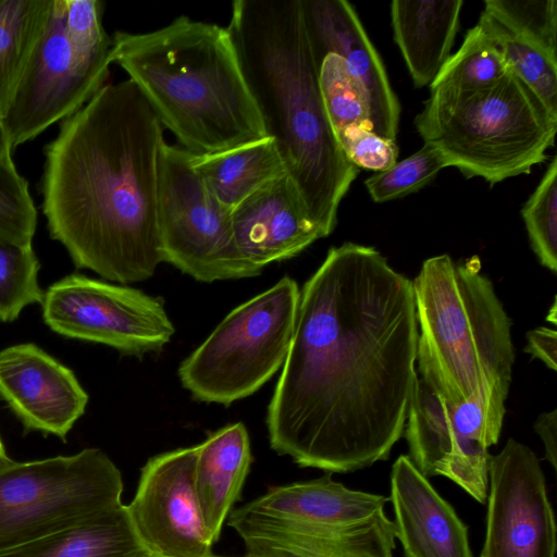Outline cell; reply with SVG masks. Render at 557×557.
<instances>
[{"label": "cell", "mask_w": 557, "mask_h": 557, "mask_svg": "<svg viewBox=\"0 0 557 557\" xmlns=\"http://www.w3.org/2000/svg\"><path fill=\"white\" fill-rule=\"evenodd\" d=\"M418 335L412 281L373 247L330 248L300 290L268 407L271 448L327 473L387 459L418 380Z\"/></svg>", "instance_id": "cell-1"}, {"label": "cell", "mask_w": 557, "mask_h": 557, "mask_svg": "<svg viewBox=\"0 0 557 557\" xmlns=\"http://www.w3.org/2000/svg\"><path fill=\"white\" fill-rule=\"evenodd\" d=\"M163 126L137 86L106 84L45 147L42 212L77 269L143 282L162 262L158 187Z\"/></svg>", "instance_id": "cell-2"}, {"label": "cell", "mask_w": 557, "mask_h": 557, "mask_svg": "<svg viewBox=\"0 0 557 557\" xmlns=\"http://www.w3.org/2000/svg\"><path fill=\"white\" fill-rule=\"evenodd\" d=\"M253 100L287 174L324 237L359 169L329 121L300 0H236L226 26Z\"/></svg>", "instance_id": "cell-3"}, {"label": "cell", "mask_w": 557, "mask_h": 557, "mask_svg": "<svg viewBox=\"0 0 557 557\" xmlns=\"http://www.w3.org/2000/svg\"><path fill=\"white\" fill-rule=\"evenodd\" d=\"M111 61L139 89L163 128L191 154L268 136L226 27L186 15L145 33H114Z\"/></svg>", "instance_id": "cell-4"}, {"label": "cell", "mask_w": 557, "mask_h": 557, "mask_svg": "<svg viewBox=\"0 0 557 557\" xmlns=\"http://www.w3.org/2000/svg\"><path fill=\"white\" fill-rule=\"evenodd\" d=\"M421 377L449 405L508 396L515 350L511 321L476 257L423 261L412 281Z\"/></svg>", "instance_id": "cell-5"}, {"label": "cell", "mask_w": 557, "mask_h": 557, "mask_svg": "<svg viewBox=\"0 0 557 557\" xmlns=\"http://www.w3.org/2000/svg\"><path fill=\"white\" fill-rule=\"evenodd\" d=\"M430 90L416 128L468 178L494 185L529 174L555 144L557 115L511 70L484 88Z\"/></svg>", "instance_id": "cell-6"}, {"label": "cell", "mask_w": 557, "mask_h": 557, "mask_svg": "<svg viewBox=\"0 0 557 557\" xmlns=\"http://www.w3.org/2000/svg\"><path fill=\"white\" fill-rule=\"evenodd\" d=\"M300 289L276 284L234 308L178 367L182 385L203 403L230 405L257 392L284 364Z\"/></svg>", "instance_id": "cell-7"}, {"label": "cell", "mask_w": 557, "mask_h": 557, "mask_svg": "<svg viewBox=\"0 0 557 557\" xmlns=\"http://www.w3.org/2000/svg\"><path fill=\"white\" fill-rule=\"evenodd\" d=\"M119 468L99 448L0 468V549L79 524L122 505Z\"/></svg>", "instance_id": "cell-8"}, {"label": "cell", "mask_w": 557, "mask_h": 557, "mask_svg": "<svg viewBox=\"0 0 557 557\" xmlns=\"http://www.w3.org/2000/svg\"><path fill=\"white\" fill-rule=\"evenodd\" d=\"M158 228L162 262L199 282L261 273L237 246L232 211L209 190L189 152L166 141L160 153Z\"/></svg>", "instance_id": "cell-9"}, {"label": "cell", "mask_w": 557, "mask_h": 557, "mask_svg": "<svg viewBox=\"0 0 557 557\" xmlns=\"http://www.w3.org/2000/svg\"><path fill=\"white\" fill-rule=\"evenodd\" d=\"M41 306L53 332L126 356L158 352L175 332L161 299L76 273L50 285Z\"/></svg>", "instance_id": "cell-10"}, {"label": "cell", "mask_w": 557, "mask_h": 557, "mask_svg": "<svg viewBox=\"0 0 557 557\" xmlns=\"http://www.w3.org/2000/svg\"><path fill=\"white\" fill-rule=\"evenodd\" d=\"M64 9L65 0H52L46 26L2 116L13 150L78 111L106 85L110 73L73 50Z\"/></svg>", "instance_id": "cell-11"}, {"label": "cell", "mask_w": 557, "mask_h": 557, "mask_svg": "<svg viewBox=\"0 0 557 557\" xmlns=\"http://www.w3.org/2000/svg\"><path fill=\"white\" fill-rule=\"evenodd\" d=\"M556 522L535 454L509 438L488 462L486 532L480 557H555Z\"/></svg>", "instance_id": "cell-12"}, {"label": "cell", "mask_w": 557, "mask_h": 557, "mask_svg": "<svg viewBox=\"0 0 557 557\" xmlns=\"http://www.w3.org/2000/svg\"><path fill=\"white\" fill-rule=\"evenodd\" d=\"M197 445L161 453L140 469L126 505L131 523L149 555L214 557L198 505L194 471Z\"/></svg>", "instance_id": "cell-13"}, {"label": "cell", "mask_w": 557, "mask_h": 557, "mask_svg": "<svg viewBox=\"0 0 557 557\" xmlns=\"http://www.w3.org/2000/svg\"><path fill=\"white\" fill-rule=\"evenodd\" d=\"M245 557H394L395 524L384 509L354 523L285 519L244 506L228 516Z\"/></svg>", "instance_id": "cell-14"}, {"label": "cell", "mask_w": 557, "mask_h": 557, "mask_svg": "<svg viewBox=\"0 0 557 557\" xmlns=\"http://www.w3.org/2000/svg\"><path fill=\"white\" fill-rule=\"evenodd\" d=\"M0 398L26 432L63 441L88 404L73 371L30 343L0 351Z\"/></svg>", "instance_id": "cell-15"}, {"label": "cell", "mask_w": 557, "mask_h": 557, "mask_svg": "<svg viewBox=\"0 0 557 557\" xmlns=\"http://www.w3.org/2000/svg\"><path fill=\"white\" fill-rule=\"evenodd\" d=\"M304 24L314 58L339 55L364 92L371 128L395 140L400 117L399 100L373 44L354 7L346 0H300Z\"/></svg>", "instance_id": "cell-16"}, {"label": "cell", "mask_w": 557, "mask_h": 557, "mask_svg": "<svg viewBox=\"0 0 557 557\" xmlns=\"http://www.w3.org/2000/svg\"><path fill=\"white\" fill-rule=\"evenodd\" d=\"M232 223L238 248L260 271L324 237L287 173L240 202L232 211Z\"/></svg>", "instance_id": "cell-17"}, {"label": "cell", "mask_w": 557, "mask_h": 557, "mask_svg": "<svg viewBox=\"0 0 557 557\" xmlns=\"http://www.w3.org/2000/svg\"><path fill=\"white\" fill-rule=\"evenodd\" d=\"M391 500L406 557H472L468 527L407 455L393 463Z\"/></svg>", "instance_id": "cell-18"}, {"label": "cell", "mask_w": 557, "mask_h": 557, "mask_svg": "<svg viewBox=\"0 0 557 557\" xmlns=\"http://www.w3.org/2000/svg\"><path fill=\"white\" fill-rule=\"evenodd\" d=\"M252 462L242 422L227 424L197 445L194 486L207 533L214 544L239 499Z\"/></svg>", "instance_id": "cell-19"}, {"label": "cell", "mask_w": 557, "mask_h": 557, "mask_svg": "<svg viewBox=\"0 0 557 557\" xmlns=\"http://www.w3.org/2000/svg\"><path fill=\"white\" fill-rule=\"evenodd\" d=\"M462 0H394V39L417 88L429 86L450 57Z\"/></svg>", "instance_id": "cell-20"}, {"label": "cell", "mask_w": 557, "mask_h": 557, "mask_svg": "<svg viewBox=\"0 0 557 557\" xmlns=\"http://www.w3.org/2000/svg\"><path fill=\"white\" fill-rule=\"evenodd\" d=\"M384 495L354 491L332 480L330 473L314 480L271 486L244 505L248 510L313 523H354L381 509Z\"/></svg>", "instance_id": "cell-21"}, {"label": "cell", "mask_w": 557, "mask_h": 557, "mask_svg": "<svg viewBox=\"0 0 557 557\" xmlns=\"http://www.w3.org/2000/svg\"><path fill=\"white\" fill-rule=\"evenodd\" d=\"M126 505L74 527L0 549V557H145Z\"/></svg>", "instance_id": "cell-22"}, {"label": "cell", "mask_w": 557, "mask_h": 557, "mask_svg": "<svg viewBox=\"0 0 557 557\" xmlns=\"http://www.w3.org/2000/svg\"><path fill=\"white\" fill-rule=\"evenodd\" d=\"M189 156L209 190L230 211L287 173L276 143L270 136L218 153Z\"/></svg>", "instance_id": "cell-23"}, {"label": "cell", "mask_w": 557, "mask_h": 557, "mask_svg": "<svg viewBox=\"0 0 557 557\" xmlns=\"http://www.w3.org/2000/svg\"><path fill=\"white\" fill-rule=\"evenodd\" d=\"M406 426L410 459L426 476L443 475L454 446L450 405L418 377Z\"/></svg>", "instance_id": "cell-24"}, {"label": "cell", "mask_w": 557, "mask_h": 557, "mask_svg": "<svg viewBox=\"0 0 557 557\" xmlns=\"http://www.w3.org/2000/svg\"><path fill=\"white\" fill-rule=\"evenodd\" d=\"M52 0H0V117L48 21Z\"/></svg>", "instance_id": "cell-25"}, {"label": "cell", "mask_w": 557, "mask_h": 557, "mask_svg": "<svg viewBox=\"0 0 557 557\" xmlns=\"http://www.w3.org/2000/svg\"><path fill=\"white\" fill-rule=\"evenodd\" d=\"M492 37L507 66L557 115V60L483 10L478 22Z\"/></svg>", "instance_id": "cell-26"}, {"label": "cell", "mask_w": 557, "mask_h": 557, "mask_svg": "<svg viewBox=\"0 0 557 557\" xmlns=\"http://www.w3.org/2000/svg\"><path fill=\"white\" fill-rule=\"evenodd\" d=\"M509 71L499 49L478 23L461 47L450 54L430 88L480 89L498 82Z\"/></svg>", "instance_id": "cell-27"}, {"label": "cell", "mask_w": 557, "mask_h": 557, "mask_svg": "<svg viewBox=\"0 0 557 557\" xmlns=\"http://www.w3.org/2000/svg\"><path fill=\"white\" fill-rule=\"evenodd\" d=\"M314 61L321 97L333 131L351 124L371 127L364 92L348 73L344 60L335 53H325Z\"/></svg>", "instance_id": "cell-28"}, {"label": "cell", "mask_w": 557, "mask_h": 557, "mask_svg": "<svg viewBox=\"0 0 557 557\" xmlns=\"http://www.w3.org/2000/svg\"><path fill=\"white\" fill-rule=\"evenodd\" d=\"M39 260L32 246L0 244V321L18 318L28 305L41 304L45 293L38 284Z\"/></svg>", "instance_id": "cell-29"}, {"label": "cell", "mask_w": 557, "mask_h": 557, "mask_svg": "<svg viewBox=\"0 0 557 557\" xmlns=\"http://www.w3.org/2000/svg\"><path fill=\"white\" fill-rule=\"evenodd\" d=\"M531 248L540 263L557 271V158L521 209Z\"/></svg>", "instance_id": "cell-30"}, {"label": "cell", "mask_w": 557, "mask_h": 557, "mask_svg": "<svg viewBox=\"0 0 557 557\" xmlns=\"http://www.w3.org/2000/svg\"><path fill=\"white\" fill-rule=\"evenodd\" d=\"M37 210L12 158L0 159V244L32 246Z\"/></svg>", "instance_id": "cell-31"}, {"label": "cell", "mask_w": 557, "mask_h": 557, "mask_svg": "<svg viewBox=\"0 0 557 557\" xmlns=\"http://www.w3.org/2000/svg\"><path fill=\"white\" fill-rule=\"evenodd\" d=\"M484 10L557 60L556 0H486Z\"/></svg>", "instance_id": "cell-32"}, {"label": "cell", "mask_w": 557, "mask_h": 557, "mask_svg": "<svg viewBox=\"0 0 557 557\" xmlns=\"http://www.w3.org/2000/svg\"><path fill=\"white\" fill-rule=\"evenodd\" d=\"M444 168L447 164L440 151L424 144L413 154L367 178L364 185L374 202H386L421 189Z\"/></svg>", "instance_id": "cell-33"}, {"label": "cell", "mask_w": 557, "mask_h": 557, "mask_svg": "<svg viewBox=\"0 0 557 557\" xmlns=\"http://www.w3.org/2000/svg\"><path fill=\"white\" fill-rule=\"evenodd\" d=\"M103 2L65 0L64 28L73 50L84 60L110 67L112 39L102 24Z\"/></svg>", "instance_id": "cell-34"}, {"label": "cell", "mask_w": 557, "mask_h": 557, "mask_svg": "<svg viewBox=\"0 0 557 557\" xmlns=\"http://www.w3.org/2000/svg\"><path fill=\"white\" fill-rule=\"evenodd\" d=\"M334 134L345 157L358 169L382 172L397 162L395 140L374 133L369 125L351 124Z\"/></svg>", "instance_id": "cell-35"}, {"label": "cell", "mask_w": 557, "mask_h": 557, "mask_svg": "<svg viewBox=\"0 0 557 557\" xmlns=\"http://www.w3.org/2000/svg\"><path fill=\"white\" fill-rule=\"evenodd\" d=\"M524 351L532 359H540L548 369L557 370V333L553 329L540 326L527 333Z\"/></svg>", "instance_id": "cell-36"}, {"label": "cell", "mask_w": 557, "mask_h": 557, "mask_svg": "<svg viewBox=\"0 0 557 557\" xmlns=\"http://www.w3.org/2000/svg\"><path fill=\"white\" fill-rule=\"evenodd\" d=\"M534 430L541 437L544 448L545 458L557 469V410L540 414L534 423Z\"/></svg>", "instance_id": "cell-37"}, {"label": "cell", "mask_w": 557, "mask_h": 557, "mask_svg": "<svg viewBox=\"0 0 557 557\" xmlns=\"http://www.w3.org/2000/svg\"><path fill=\"white\" fill-rule=\"evenodd\" d=\"M12 146L4 128L2 119L0 117V159L12 158Z\"/></svg>", "instance_id": "cell-38"}, {"label": "cell", "mask_w": 557, "mask_h": 557, "mask_svg": "<svg viewBox=\"0 0 557 557\" xmlns=\"http://www.w3.org/2000/svg\"><path fill=\"white\" fill-rule=\"evenodd\" d=\"M13 461L7 454L5 447L0 436V468Z\"/></svg>", "instance_id": "cell-39"}, {"label": "cell", "mask_w": 557, "mask_h": 557, "mask_svg": "<svg viewBox=\"0 0 557 557\" xmlns=\"http://www.w3.org/2000/svg\"><path fill=\"white\" fill-rule=\"evenodd\" d=\"M145 557H156V556H152V555L147 554ZM214 557H221V556H216V555H215ZM242 557H245V556H242Z\"/></svg>", "instance_id": "cell-40"}]
</instances>
